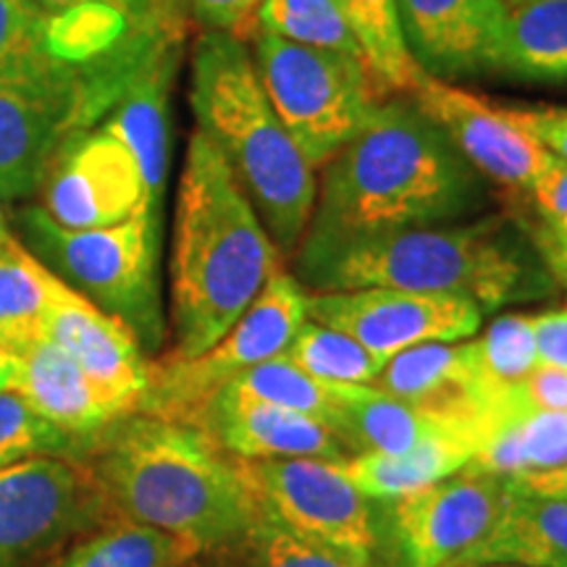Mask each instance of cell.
<instances>
[{"mask_svg": "<svg viewBox=\"0 0 567 567\" xmlns=\"http://www.w3.org/2000/svg\"><path fill=\"white\" fill-rule=\"evenodd\" d=\"M297 274L310 292L405 289L473 300L484 313L544 300L557 279L528 226L505 213L365 237L302 243Z\"/></svg>", "mask_w": 567, "mask_h": 567, "instance_id": "cell-1", "label": "cell"}, {"mask_svg": "<svg viewBox=\"0 0 567 567\" xmlns=\"http://www.w3.org/2000/svg\"><path fill=\"white\" fill-rule=\"evenodd\" d=\"M321 172L302 243L467 221L492 203L488 182L413 101L381 103Z\"/></svg>", "mask_w": 567, "mask_h": 567, "instance_id": "cell-2", "label": "cell"}, {"mask_svg": "<svg viewBox=\"0 0 567 567\" xmlns=\"http://www.w3.org/2000/svg\"><path fill=\"white\" fill-rule=\"evenodd\" d=\"M92 478L118 520L218 551L260 517L239 457L203 429L132 413L97 439Z\"/></svg>", "mask_w": 567, "mask_h": 567, "instance_id": "cell-3", "label": "cell"}, {"mask_svg": "<svg viewBox=\"0 0 567 567\" xmlns=\"http://www.w3.org/2000/svg\"><path fill=\"white\" fill-rule=\"evenodd\" d=\"M274 271L271 234L216 142L195 130L176 189L168 358H195L216 344Z\"/></svg>", "mask_w": 567, "mask_h": 567, "instance_id": "cell-4", "label": "cell"}, {"mask_svg": "<svg viewBox=\"0 0 567 567\" xmlns=\"http://www.w3.org/2000/svg\"><path fill=\"white\" fill-rule=\"evenodd\" d=\"M189 105L197 130L229 161L276 250H300L313 218L318 176L276 116L247 42L213 30L195 40Z\"/></svg>", "mask_w": 567, "mask_h": 567, "instance_id": "cell-5", "label": "cell"}, {"mask_svg": "<svg viewBox=\"0 0 567 567\" xmlns=\"http://www.w3.org/2000/svg\"><path fill=\"white\" fill-rule=\"evenodd\" d=\"M34 258L105 313L134 331L142 350H158L166 334L158 289V216L137 213L105 229L71 231L30 205L19 216Z\"/></svg>", "mask_w": 567, "mask_h": 567, "instance_id": "cell-6", "label": "cell"}, {"mask_svg": "<svg viewBox=\"0 0 567 567\" xmlns=\"http://www.w3.org/2000/svg\"><path fill=\"white\" fill-rule=\"evenodd\" d=\"M250 42L268 101L313 172L358 137L386 101L389 90L365 61L264 32Z\"/></svg>", "mask_w": 567, "mask_h": 567, "instance_id": "cell-7", "label": "cell"}, {"mask_svg": "<svg viewBox=\"0 0 567 567\" xmlns=\"http://www.w3.org/2000/svg\"><path fill=\"white\" fill-rule=\"evenodd\" d=\"M308 318V289L295 276L271 274L243 318L195 358L151 363V381L137 413L195 425L208 402L247 368L276 358Z\"/></svg>", "mask_w": 567, "mask_h": 567, "instance_id": "cell-8", "label": "cell"}, {"mask_svg": "<svg viewBox=\"0 0 567 567\" xmlns=\"http://www.w3.org/2000/svg\"><path fill=\"white\" fill-rule=\"evenodd\" d=\"M505 476L465 473L439 481L421 492L375 499V547L384 542L389 567H465L486 542L509 502ZM375 555V551H373Z\"/></svg>", "mask_w": 567, "mask_h": 567, "instance_id": "cell-9", "label": "cell"}, {"mask_svg": "<svg viewBox=\"0 0 567 567\" xmlns=\"http://www.w3.org/2000/svg\"><path fill=\"white\" fill-rule=\"evenodd\" d=\"M260 517L297 536L375 551V507L337 463L316 457L243 460Z\"/></svg>", "mask_w": 567, "mask_h": 567, "instance_id": "cell-10", "label": "cell"}, {"mask_svg": "<svg viewBox=\"0 0 567 567\" xmlns=\"http://www.w3.org/2000/svg\"><path fill=\"white\" fill-rule=\"evenodd\" d=\"M95 124L87 87L66 63L32 80L0 82V197L40 193L63 142Z\"/></svg>", "mask_w": 567, "mask_h": 567, "instance_id": "cell-11", "label": "cell"}, {"mask_svg": "<svg viewBox=\"0 0 567 567\" xmlns=\"http://www.w3.org/2000/svg\"><path fill=\"white\" fill-rule=\"evenodd\" d=\"M308 318L344 331L379 360L429 342H463L484 323L473 300L405 289H350L308 295Z\"/></svg>", "mask_w": 567, "mask_h": 567, "instance_id": "cell-12", "label": "cell"}, {"mask_svg": "<svg viewBox=\"0 0 567 567\" xmlns=\"http://www.w3.org/2000/svg\"><path fill=\"white\" fill-rule=\"evenodd\" d=\"M40 195V208L71 231L105 229L137 213H155L137 158L105 126L74 132L63 142L48 166Z\"/></svg>", "mask_w": 567, "mask_h": 567, "instance_id": "cell-13", "label": "cell"}, {"mask_svg": "<svg viewBox=\"0 0 567 567\" xmlns=\"http://www.w3.org/2000/svg\"><path fill=\"white\" fill-rule=\"evenodd\" d=\"M103 505L92 473L69 457H32L0 467V567L40 557Z\"/></svg>", "mask_w": 567, "mask_h": 567, "instance_id": "cell-14", "label": "cell"}, {"mask_svg": "<svg viewBox=\"0 0 567 567\" xmlns=\"http://www.w3.org/2000/svg\"><path fill=\"white\" fill-rule=\"evenodd\" d=\"M408 95L486 182L528 193L555 161V155L523 132L505 109H496L457 84L421 71Z\"/></svg>", "mask_w": 567, "mask_h": 567, "instance_id": "cell-15", "label": "cell"}, {"mask_svg": "<svg viewBox=\"0 0 567 567\" xmlns=\"http://www.w3.org/2000/svg\"><path fill=\"white\" fill-rule=\"evenodd\" d=\"M371 386L484 444L488 421L471 339L396 352L381 365Z\"/></svg>", "mask_w": 567, "mask_h": 567, "instance_id": "cell-16", "label": "cell"}, {"mask_svg": "<svg viewBox=\"0 0 567 567\" xmlns=\"http://www.w3.org/2000/svg\"><path fill=\"white\" fill-rule=\"evenodd\" d=\"M396 9L408 51L425 74L450 82L492 71L505 0H396Z\"/></svg>", "mask_w": 567, "mask_h": 567, "instance_id": "cell-17", "label": "cell"}, {"mask_svg": "<svg viewBox=\"0 0 567 567\" xmlns=\"http://www.w3.org/2000/svg\"><path fill=\"white\" fill-rule=\"evenodd\" d=\"M195 425L239 460L316 457L344 463L350 457L339 439L316 417L250 400L226 386L213 396Z\"/></svg>", "mask_w": 567, "mask_h": 567, "instance_id": "cell-18", "label": "cell"}, {"mask_svg": "<svg viewBox=\"0 0 567 567\" xmlns=\"http://www.w3.org/2000/svg\"><path fill=\"white\" fill-rule=\"evenodd\" d=\"M42 339L61 347L103 392L137 413L151 381V360L124 321L74 289L51 310Z\"/></svg>", "mask_w": 567, "mask_h": 567, "instance_id": "cell-19", "label": "cell"}, {"mask_svg": "<svg viewBox=\"0 0 567 567\" xmlns=\"http://www.w3.org/2000/svg\"><path fill=\"white\" fill-rule=\"evenodd\" d=\"M17 392L34 413L92 450L97 439L134 410L103 392L61 347L38 339L17 350Z\"/></svg>", "mask_w": 567, "mask_h": 567, "instance_id": "cell-20", "label": "cell"}, {"mask_svg": "<svg viewBox=\"0 0 567 567\" xmlns=\"http://www.w3.org/2000/svg\"><path fill=\"white\" fill-rule=\"evenodd\" d=\"M176 42L168 40L137 69L111 116L101 126L116 134L140 163L151 208L161 216L168 174V92L176 69Z\"/></svg>", "mask_w": 567, "mask_h": 567, "instance_id": "cell-21", "label": "cell"}, {"mask_svg": "<svg viewBox=\"0 0 567 567\" xmlns=\"http://www.w3.org/2000/svg\"><path fill=\"white\" fill-rule=\"evenodd\" d=\"M329 431L339 439V444L344 446L350 457L360 455V452L396 455V452L413 450L425 439L446 434L476 442L463 431L450 429V425L434 421L421 410L410 408L394 396H386L379 389L360 384H344Z\"/></svg>", "mask_w": 567, "mask_h": 567, "instance_id": "cell-22", "label": "cell"}, {"mask_svg": "<svg viewBox=\"0 0 567 567\" xmlns=\"http://www.w3.org/2000/svg\"><path fill=\"white\" fill-rule=\"evenodd\" d=\"M476 565L567 567V499L509 494L499 523L465 563Z\"/></svg>", "mask_w": 567, "mask_h": 567, "instance_id": "cell-23", "label": "cell"}, {"mask_svg": "<svg viewBox=\"0 0 567 567\" xmlns=\"http://www.w3.org/2000/svg\"><path fill=\"white\" fill-rule=\"evenodd\" d=\"M478 444L465 436H431L413 450L384 455V452H360L337 463L339 471L352 481L368 499H396L421 488L455 476L471 463Z\"/></svg>", "mask_w": 567, "mask_h": 567, "instance_id": "cell-24", "label": "cell"}, {"mask_svg": "<svg viewBox=\"0 0 567 567\" xmlns=\"http://www.w3.org/2000/svg\"><path fill=\"white\" fill-rule=\"evenodd\" d=\"M492 71L523 82H567V0L509 6Z\"/></svg>", "mask_w": 567, "mask_h": 567, "instance_id": "cell-25", "label": "cell"}, {"mask_svg": "<svg viewBox=\"0 0 567 567\" xmlns=\"http://www.w3.org/2000/svg\"><path fill=\"white\" fill-rule=\"evenodd\" d=\"M71 292L66 281L17 239L0 243V339L11 350L42 339L51 310Z\"/></svg>", "mask_w": 567, "mask_h": 567, "instance_id": "cell-26", "label": "cell"}, {"mask_svg": "<svg viewBox=\"0 0 567 567\" xmlns=\"http://www.w3.org/2000/svg\"><path fill=\"white\" fill-rule=\"evenodd\" d=\"M567 465V413L528 410L502 417L463 471L515 476Z\"/></svg>", "mask_w": 567, "mask_h": 567, "instance_id": "cell-27", "label": "cell"}, {"mask_svg": "<svg viewBox=\"0 0 567 567\" xmlns=\"http://www.w3.org/2000/svg\"><path fill=\"white\" fill-rule=\"evenodd\" d=\"M471 344L473 358H476L481 400H484L488 431H492L499 421L507 394L538 365L530 316L507 313L494 318L484 334L471 339Z\"/></svg>", "mask_w": 567, "mask_h": 567, "instance_id": "cell-28", "label": "cell"}, {"mask_svg": "<svg viewBox=\"0 0 567 567\" xmlns=\"http://www.w3.org/2000/svg\"><path fill=\"white\" fill-rule=\"evenodd\" d=\"M224 567H373V557L297 536L258 517L243 536L218 549Z\"/></svg>", "mask_w": 567, "mask_h": 567, "instance_id": "cell-29", "label": "cell"}, {"mask_svg": "<svg viewBox=\"0 0 567 567\" xmlns=\"http://www.w3.org/2000/svg\"><path fill=\"white\" fill-rule=\"evenodd\" d=\"M368 69L389 92H408L421 74L408 51L396 0H339Z\"/></svg>", "mask_w": 567, "mask_h": 567, "instance_id": "cell-30", "label": "cell"}, {"mask_svg": "<svg viewBox=\"0 0 567 567\" xmlns=\"http://www.w3.org/2000/svg\"><path fill=\"white\" fill-rule=\"evenodd\" d=\"M197 551L155 528L118 520L84 538L53 567H187Z\"/></svg>", "mask_w": 567, "mask_h": 567, "instance_id": "cell-31", "label": "cell"}, {"mask_svg": "<svg viewBox=\"0 0 567 567\" xmlns=\"http://www.w3.org/2000/svg\"><path fill=\"white\" fill-rule=\"evenodd\" d=\"M281 358L326 384L371 386L384 365V360L368 352L344 331L316 323L310 318H305L300 329L295 331V337L284 347Z\"/></svg>", "mask_w": 567, "mask_h": 567, "instance_id": "cell-32", "label": "cell"}, {"mask_svg": "<svg viewBox=\"0 0 567 567\" xmlns=\"http://www.w3.org/2000/svg\"><path fill=\"white\" fill-rule=\"evenodd\" d=\"M258 32L365 61L339 0H264L255 13Z\"/></svg>", "mask_w": 567, "mask_h": 567, "instance_id": "cell-33", "label": "cell"}, {"mask_svg": "<svg viewBox=\"0 0 567 567\" xmlns=\"http://www.w3.org/2000/svg\"><path fill=\"white\" fill-rule=\"evenodd\" d=\"M226 389L250 396V400L271 402V405H279L284 410H295V413L316 417L318 423L329 429L344 384L318 381L289 363L287 358L276 354L266 363L247 368L231 384H226Z\"/></svg>", "mask_w": 567, "mask_h": 567, "instance_id": "cell-34", "label": "cell"}, {"mask_svg": "<svg viewBox=\"0 0 567 567\" xmlns=\"http://www.w3.org/2000/svg\"><path fill=\"white\" fill-rule=\"evenodd\" d=\"M45 21L30 0H0V82L32 80L59 63L45 51Z\"/></svg>", "mask_w": 567, "mask_h": 567, "instance_id": "cell-35", "label": "cell"}, {"mask_svg": "<svg viewBox=\"0 0 567 567\" xmlns=\"http://www.w3.org/2000/svg\"><path fill=\"white\" fill-rule=\"evenodd\" d=\"M82 450V444L34 413L17 392H0V467L48 455L71 460Z\"/></svg>", "mask_w": 567, "mask_h": 567, "instance_id": "cell-36", "label": "cell"}, {"mask_svg": "<svg viewBox=\"0 0 567 567\" xmlns=\"http://www.w3.org/2000/svg\"><path fill=\"white\" fill-rule=\"evenodd\" d=\"M528 197L538 218V229H530V234L551 276L559 279L567 274V163L551 161L528 189Z\"/></svg>", "mask_w": 567, "mask_h": 567, "instance_id": "cell-37", "label": "cell"}, {"mask_svg": "<svg viewBox=\"0 0 567 567\" xmlns=\"http://www.w3.org/2000/svg\"><path fill=\"white\" fill-rule=\"evenodd\" d=\"M528 410H555V413H567V368L538 363L534 371L507 394L505 405H502L499 421L515 413H528ZM488 434H492V431H488Z\"/></svg>", "mask_w": 567, "mask_h": 567, "instance_id": "cell-38", "label": "cell"}, {"mask_svg": "<svg viewBox=\"0 0 567 567\" xmlns=\"http://www.w3.org/2000/svg\"><path fill=\"white\" fill-rule=\"evenodd\" d=\"M205 30L234 34L250 42L255 38V13L264 0H184Z\"/></svg>", "mask_w": 567, "mask_h": 567, "instance_id": "cell-39", "label": "cell"}, {"mask_svg": "<svg viewBox=\"0 0 567 567\" xmlns=\"http://www.w3.org/2000/svg\"><path fill=\"white\" fill-rule=\"evenodd\" d=\"M544 151L567 163V109H505Z\"/></svg>", "mask_w": 567, "mask_h": 567, "instance_id": "cell-40", "label": "cell"}, {"mask_svg": "<svg viewBox=\"0 0 567 567\" xmlns=\"http://www.w3.org/2000/svg\"><path fill=\"white\" fill-rule=\"evenodd\" d=\"M530 326H534L538 363L567 368V308L530 316Z\"/></svg>", "mask_w": 567, "mask_h": 567, "instance_id": "cell-41", "label": "cell"}, {"mask_svg": "<svg viewBox=\"0 0 567 567\" xmlns=\"http://www.w3.org/2000/svg\"><path fill=\"white\" fill-rule=\"evenodd\" d=\"M30 3L38 6L45 13H59L66 9H74V6L82 3H113V6H122V9L137 13L142 19H151V21H161V24H176L182 27V17L179 11H166L158 9V6L147 3V0H30Z\"/></svg>", "mask_w": 567, "mask_h": 567, "instance_id": "cell-42", "label": "cell"}, {"mask_svg": "<svg viewBox=\"0 0 567 567\" xmlns=\"http://www.w3.org/2000/svg\"><path fill=\"white\" fill-rule=\"evenodd\" d=\"M515 494L526 496H547V499H567V465L551 467V471L538 473H515L505 476Z\"/></svg>", "mask_w": 567, "mask_h": 567, "instance_id": "cell-43", "label": "cell"}, {"mask_svg": "<svg viewBox=\"0 0 567 567\" xmlns=\"http://www.w3.org/2000/svg\"><path fill=\"white\" fill-rule=\"evenodd\" d=\"M17 350H11V347L0 339V392H13V384H17Z\"/></svg>", "mask_w": 567, "mask_h": 567, "instance_id": "cell-44", "label": "cell"}, {"mask_svg": "<svg viewBox=\"0 0 567 567\" xmlns=\"http://www.w3.org/2000/svg\"><path fill=\"white\" fill-rule=\"evenodd\" d=\"M147 3L158 6V9H166V11H176V3H179V0H147Z\"/></svg>", "mask_w": 567, "mask_h": 567, "instance_id": "cell-45", "label": "cell"}, {"mask_svg": "<svg viewBox=\"0 0 567 567\" xmlns=\"http://www.w3.org/2000/svg\"><path fill=\"white\" fill-rule=\"evenodd\" d=\"M6 237H11V231L6 229V221H3V210H0V243H3Z\"/></svg>", "mask_w": 567, "mask_h": 567, "instance_id": "cell-46", "label": "cell"}, {"mask_svg": "<svg viewBox=\"0 0 567 567\" xmlns=\"http://www.w3.org/2000/svg\"><path fill=\"white\" fill-rule=\"evenodd\" d=\"M507 6H517V3H526V0H505Z\"/></svg>", "mask_w": 567, "mask_h": 567, "instance_id": "cell-47", "label": "cell"}, {"mask_svg": "<svg viewBox=\"0 0 567 567\" xmlns=\"http://www.w3.org/2000/svg\"><path fill=\"white\" fill-rule=\"evenodd\" d=\"M476 567H517V565H476Z\"/></svg>", "mask_w": 567, "mask_h": 567, "instance_id": "cell-48", "label": "cell"}, {"mask_svg": "<svg viewBox=\"0 0 567 567\" xmlns=\"http://www.w3.org/2000/svg\"><path fill=\"white\" fill-rule=\"evenodd\" d=\"M557 284H565V289H567V274H565V276H559Z\"/></svg>", "mask_w": 567, "mask_h": 567, "instance_id": "cell-49", "label": "cell"}]
</instances>
